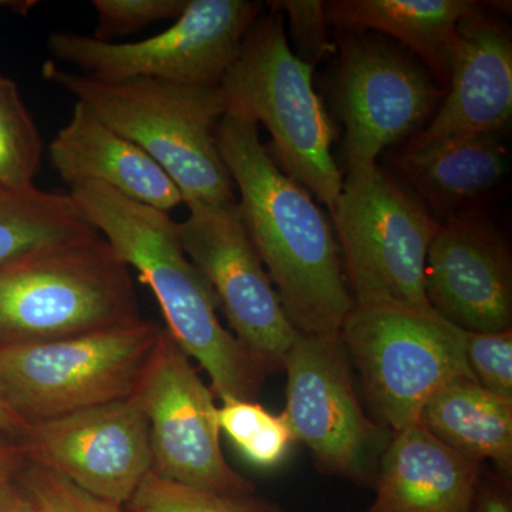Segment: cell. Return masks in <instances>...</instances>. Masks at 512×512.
Instances as JSON below:
<instances>
[{
	"label": "cell",
	"instance_id": "obj_26",
	"mask_svg": "<svg viewBox=\"0 0 512 512\" xmlns=\"http://www.w3.org/2000/svg\"><path fill=\"white\" fill-rule=\"evenodd\" d=\"M464 355L471 376L481 387L512 402V329L497 333L464 330Z\"/></svg>",
	"mask_w": 512,
	"mask_h": 512
},
{
	"label": "cell",
	"instance_id": "obj_21",
	"mask_svg": "<svg viewBox=\"0 0 512 512\" xmlns=\"http://www.w3.org/2000/svg\"><path fill=\"white\" fill-rule=\"evenodd\" d=\"M420 423L441 443L477 463L493 461L512 474V402L473 379H457L434 394Z\"/></svg>",
	"mask_w": 512,
	"mask_h": 512
},
{
	"label": "cell",
	"instance_id": "obj_34",
	"mask_svg": "<svg viewBox=\"0 0 512 512\" xmlns=\"http://www.w3.org/2000/svg\"><path fill=\"white\" fill-rule=\"evenodd\" d=\"M35 5L36 2H6V0H0V8H10L22 13L28 12Z\"/></svg>",
	"mask_w": 512,
	"mask_h": 512
},
{
	"label": "cell",
	"instance_id": "obj_12",
	"mask_svg": "<svg viewBox=\"0 0 512 512\" xmlns=\"http://www.w3.org/2000/svg\"><path fill=\"white\" fill-rule=\"evenodd\" d=\"M178 237L192 264L210 282L232 335L266 373L284 367L298 330L286 316L268 272L242 224L238 200L187 205Z\"/></svg>",
	"mask_w": 512,
	"mask_h": 512
},
{
	"label": "cell",
	"instance_id": "obj_13",
	"mask_svg": "<svg viewBox=\"0 0 512 512\" xmlns=\"http://www.w3.org/2000/svg\"><path fill=\"white\" fill-rule=\"evenodd\" d=\"M18 441L29 464L116 507L151 471L150 424L133 399L29 424Z\"/></svg>",
	"mask_w": 512,
	"mask_h": 512
},
{
	"label": "cell",
	"instance_id": "obj_4",
	"mask_svg": "<svg viewBox=\"0 0 512 512\" xmlns=\"http://www.w3.org/2000/svg\"><path fill=\"white\" fill-rule=\"evenodd\" d=\"M313 69L291 52L284 18L274 9L249 28L218 89L225 114L264 124L275 163L330 211L343 175L333 160L335 130L313 89Z\"/></svg>",
	"mask_w": 512,
	"mask_h": 512
},
{
	"label": "cell",
	"instance_id": "obj_30",
	"mask_svg": "<svg viewBox=\"0 0 512 512\" xmlns=\"http://www.w3.org/2000/svg\"><path fill=\"white\" fill-rule=\"evenodd\" d=\"M511 478H481L470 512H512Z\"/></svg>",
	"mask_w": 512,
	"mask_h": 512
},
{
	"label": "cell",
	"instance_id": "obj_6",
	"mask_svg": "<svg viewBox=\"0 0 512 512\" xmlns=\"http://www.w3.org/2000/svg\"><path fill=\"white\" fill-rule=\"evenodd\" d=\"M161 330L141 318L76 338L0 349V392L28 424L123 402L136 392Z\"/></svg>",
	"mask_w": 512,
	"mask_h": 512
},
{
	"label": "cell",
	"instance_id": "obj_10",
	"mask_svg": "<svg viewBox=\"0 0 512 512\" xmlns=\"http://www.w3.org/2000/svg\"><path fill=\"white\" fill-rule=\"evenodd\" d=\"M348 360L340 333H298L282 367L284 414L295 441L311 450L323 473L375 485L390 440L360 404Z\"/></svg>",
	"mask_w": 512,
	"mask_h": 512
},
{
	"label": "cell",
	"instance_id": "obj_28",
	"mask_svg": "<svg viewBox=\"0 0 512 512\" xmlns=\"http://www.w3.org/2000/svg\"><path fill=\"white\" fill-rule=\"evenodd\" d=\"M18 480L32 495L40 512H110L109 504L37 464H28Z\"/></svg>",
	"mask_w": 512,
	"mask_h": 512
},
{
	"label": "cell",
	"instance_id": "obj_5",
	"mask_svg": "<svg viewBox=\"0 0 512 512\" xmlns=\"http://www.w3.org/2000/svg\"><path fill=\"white\" fill-rule=\"evenodd\" d=\"M138 319L130 268L100 234L0 271V349L76 338Z\"/></svg>",
	"mask_w": 512,
	"mask_h": 512
},
{
	"label": "cell",
	"instance_id": "obj_31",
	"mask_svg": "<svg viewBox=\"0 0 512 512\" xmlns=\"http://www.w3.org/2000/svg\"><path fill=\"white\" fill-rule=\"evenodd\" d=\"M28 464L18 439L0 431V487L15 481Z\"/></svg>",
	"mask_w": 512,
	"mask_h": 512
},
{
	"label": "cell",
	"instance_id": "obj_1",
	"mask_svg": "<svg viewBox=\"0 0 512 512\" xmlns=\"http://www.w3.org/2000/svg\"><path fill=\"white\" fill-rule=\"evenodd\" d=\"M217 141L239 192L242 224L293 328L303 335H339L355 302L325 212L275 163L254 121L225 114Z\"/></svg>",
	"mask_w": 512,
	"mask_h": 512
},
{
	"label": "cell",
	"instance_id": "obj_20",
	"mask_svg": "<svg viewBox=\"0 0 512 512\" xmlns=\"http://www.w3.org/2000/svg\"><path fill=\"white\" fill-rule=\"evenodd\" d=\"M397 167L424 200L450 217L493 190L504 178L507 161L498 134H473L406 148Z\"/></svg>",
	"mask_w": 512,
	"mask_h": 512
},
{
	"label": "cell",
	"instance_id": "obj_32",
	"mask_svg": "<svg viewBox=\"0 0 512 512\" xmlns=\"http://www.w3.org/2000/svg\"><path fill=\"white\" fill-rule=\"evenodd\" d=\"M0 512H40L25 487L15 481L0 487Z\"/></svg>",
	"mask_w": 512,
	"mask_h": 512
},
{
	"label": "cell",
	"instance_id": "obj_7",
	"mask_svg": "<svg viewBox=\"0 0 512 512\" xmlns=\"http://www.w3.org/2000/svg\"><path fill=\"white\" fill-rule=\"evenodd\" d=\"M329 212L356 308H430L424 271L441 222L423 202L375 165L348 173Z\"/></svg>",
	"mask_w": 512,
	"mask_h": 512
},
{
	"label": "cell",
	"instance_id": "obj_9",
	"mask_svg": "<svg viewBox=\"0 0 512 512\" xmlns=\"http://www.w3.org/2000/svg\"><path fill=\"white\" fill-rule=\"evenodd\" d=\"M261 9L249 0H188L173 26L147 39L103 42L59 32L47 39V47L56 59L99 82L153 79L218 87Z\"/></svg>",
	"mask_w": 512,
	"mask_h": 512
},
{
	"label": "cell",
	"instance_id": "obj_24",
	"mask_svg": "<svg viewBox=\"0 0 512 512\" xmlns=\"http://www.w3.org/2000/svg\"><path fill=\"white\" fill-rule=\"evenodd\" d=\"M42 156L43 140L18 84L0 73V187H33Z\"/></svg>",
	"mask_w": 512,
	"mask_h": 512
},
{
	"label": "cell",
	"instance_id": "obj_14",
	"mask_svg": "<svg viewBox=\"0 0 512 512\" xmlns=\"http://www.w3.org/2000/svg\"><path fill=\"white\" fill-rule=\"evenodd\" d=\"M444 93L397 47L370 37H346L339 100L348 173L375 167L384 148L419 126Z\"/></svg>",
	"mask_w": 512,
	"mask_h": 512
},
{
	"label": "cell",
	"instance_id": "obj_17",
	"mask_svg": "<svg viewBox=\"0 0 512 512\" xmlns=\"http://www.w3.org/2000/svg\"><path fill=\"white\" fill-rule=\"evenodd\" d=\"M483 464L421 423L394 431L380 458L375 501L363 512H470Z\"/></svg>",
	"mask_w": 512,
	"mask_h": 512
},
{
	"label": "cell",
	"instance_id": "obj_16",
	"mask_svg": "<svg viewBox=\"0 0 512 512\" xmlns=\"http://www.w3.org/2000/svg\"><path fill=\"white\" fill-rule=\"evenodd\" d=\"M511 114V37L478 10L458 25L443 106L407 148L444 138L500 134L510 124Z\"/></svg>",
	"mask_w": 512,
	"mask_h": 512
},
{
	"label": "cell",
	"instance_id": "obj_19",
	"mask_svg": "<svg viewBox=\"0 0 512 512\" xmlns=\"http://www.w3.org/2000/svg\"><path fill=\"white\" fill-rule=\"evenodd\" d=\"M325 9L328 23L340 30H377L399 40L446 90L458 25L480 6L470 0H332Z\"/></svg>",
	"mask_w": 512,
	"mask_h": 512
},
{
	"label": "cell",
	"instance_id": "obj_25",
	"mask_svg": "<svg viewBox=\"0 0 512 512\" xmlns=\"http://www.w3.org/2000/svg\"><path fill=\"white\" fill-rule=\"evenodd\" d=\"M127 512H282L278 505L252 494L215 493L165 480L153 471L144 477L128 501Z\"/></svg>",
	"mask_w": 512,
	"mask_h": 512
},
{
	"label": "cell",
	"instance_id": "obj_15",
	"mask_svg": "<svg viewBox=\"0 0 512 512\" xmlns=\"http://www.w3.org/2000/svg\"><path fill=\"white\" fill-rule=\"evenodd\" d=\"M424 291L437 315L476 333L512 329V266L490 221L454 214L441 222L426 259Z\"/></svg>",
	"mask_w": 512,
	"mask_h": 512
},
{
	"label": "cell",
	"instance_id": "obj_2",
	"mask_svg": "<svg viewBox=\"0 0 512 512\" xmlns=\"http://www.w3.org/2000/svg\"><path fill=\"white\" fill-rule=\"evenodd\" d=\"M97 232L128 268L150 286L165 329L190 359L197 360L221 402L255 400L268 373L218 318L217 295L185 254L177 222L168 212L130 200L107 185H70Z\"/></svg>",
	"mask_w": 512,
	"mask_h": 512
},
{
	"label": "cell",
	"instance_id": "obj_35",
	"mask_svg": "<svg viewBox=\"0 0 512 512\" xmlns=\"http://www.w3.org/2000/svg\"><path fill=\"white\" fill-rule=\"evenodd\" d=\"M109 511L110 512H127L126 510H124L123 507H116V505H111V504H109Z\"/></svg>",
	"mask_w": 512,
	"mask_h": 512
},
{
	"label": "cell",
	"instance_id": "obj_8",
	"mask_svg": "<svg viewBox=\"0 0 512 512\" xmlns=\"http://www.w3.org/2000/svg\"><path fill=\"white\" fill-rule=\"evenodd\" d=\"M340 339L359 370L377 423L393 433L420 423L424 406L446 384L473 379L464 330L431 308L355 306Z\"/></svg>",
	"mask_w": 512,
	"mask_h": 512
},
{
	"label": "cell",
	"instance_id": "obj_18",
	"mask_svg": "<svg viewBox=\"0 0 512 512\" xmlns=\"http://www.w3.org/2000/svg\"><path fill=\"white\" fill-rule=\"evenodd\" d=\"M49 154L56 173L69 185L93 181L164 212L184 202L177 185L146 151L80 101L53 138Z\"/></svg>",
	"mask_w": 512,
	"mask_h": 512
},
{
	"label": "cell",
	"instance_id": "obj_11",
	"mask_svg": "<svg viewBox=\"0 0 512 512\" xmlns=\"http://www.w3.org/2000/svg\"><path fill=\"white\" fill-rule=\"evenodd\" d=\"M130 399L150 424L154 474L215 493L254 494L222 453L214 393L167 329Z\"/></svg>",
	"mask_w": 512,
	"mask_h": 512
},
{
	"label": "cell",
	"instance_id": "obj_27",
	"mask_svg": "<svg viewBox=\"0 0 512 512\" xmlns=\"http://www.w3.org/2000/svg\"><path fill=\"white\" fill-rule=\"evenodd\" d=\"M188 0H94L99 16L94 39L114 42L160 20H177Z\"/></svg>",
	"mask_w": 512,
	"mask_h": 512
},
{
	"label": "cell",
	"instance_id": "obj_23",
	"mask_svg": "<svg viewBox=\"0 0 512 512\" xmlns=\"http://www.w3.org/2000/svg\"><path fill=\"white\" fill-rule=\"evenodd\" d=\"M218 424L241 456L259 470L278 467L295 443L285 414H272L255 400H224L218 407Z\"/></svg>",
	"mask_w": 512,
	"mask_h": 512
},
{
	"label": "cell",
	"instance_id": "obj_29",
	"mask_svg": "<svg viewBox=\"0 0 512 512\" xmlns=\"http://www.w3.org/2000/svg\"><path fill=\"white\" fill-rule=\"evenodd\" d=\"M272 8L284 10L291 22V35L298 47L299 59L315 66L335 50L329 42L325 3L319 0L271 2Z\"/></svg>",
	"mask_w": 512,
	"mask_h": 512
},
{
	"label": "cell",
	"instance_id": "obj_22",
	"mask_svg": "<svg viewBox=\"0 0 512 512\" xmlns=\"http://www.w3.org/2000/svg\"><path fill=\"white\" fill-rule=\"evenodd\" d=\"M99 234L72 195L0 187V271L46 249Z\"/></svg>",
	"mask_w": 512,
	"mask_h": 512
},
{
	"label": "cell",
	"instance_id": "obj_33",
	"mask_svg": "<svg viewBox=\"0 0 512 512\" xmlns=\"http://www.w3.org/2000/svg\"><path fill=\"white\" fill-rule=\"evenodd\" d=\"M28 427L29 424L25 423V421L20 419L18 414L10 409L9 404L6 403L5 397H3L2 392H0V431L18 439L19 436L25 433Z\"/></svg>",
	"mask_w": 512,
	"mask_h": 512
},
{
	"label": "cell",
	"instance_id": "obj_3",
	"mask_svg": "<svg viewBox=\"0 0 512 512\" xmlns=\"http://www.w3.org/2000/svg\"><path fill=\"white\" fill-rule=\"evenodd\" d=\"M43 77L146 151L177 185L184 204L237 201L218 148L217 128L225 114L218 87L153 79L104 83L53 62L43 66Z\"/></svg>",
	"mask_w": 512,
	"mask_h": 512
}]
</instances>
